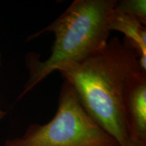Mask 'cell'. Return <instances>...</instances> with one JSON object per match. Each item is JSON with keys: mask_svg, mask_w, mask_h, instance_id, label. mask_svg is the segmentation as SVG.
<instances>
[{"mask_svg": "<svg viewBox=\"0 0 146 146\" xmlns=\"http://www.w3.org/2000/svg\"><path fill=\"white\" fill-rule=\"evenodd\" d=\"M5 114H6V112H4V111H3L0 108V122H1V120L5 117Z\"/></svg>", "mask_w": 146, "mask_h": 146, "instance_id": "8", "label": "cell"}, {"mask_svg": "<svg viewBox=\"0 0 146 146\" xmlns=\"http://www.w3.org/2000/svg\"><path fill=\"white\" fill-rule=\"evenodd\" d=\"M111 31H116L125 35L127 40L139 55L141 69L146 72V29L136 19L116 8L112 10L109 19Z\"/></svg>", "mask_w": 146, "mask_h": 146, "instance_id": "5", "label": "cell"}, {"mask_svg": "<svg viewBox=\"0 0 146 146\" xmlns=\"http://www.w3.org/2000/svg\"><path fill=\"white\" fill-rule=\"evenodd\" d=\"M116 8L124 14L131 16L145 26L146 1L145 0H122L117 1Z\"/></svg>", "mask_w": 146, "mask_h": 146, "instance_id": "6", "label": "cell"}, {"mask_svg": "<svg viewBox=\"0 0 146 146\" xmlns=\"http://www.w3.org/2000/svg\"><path fill=\"white\" fill-rule=\"evenodd\" d=\"M140 70L137 52L125 39L113 37L92 56L59 72L91 117L120 146H126L130 138L124 98L128 82Z\"/></svg>", "mask_w": 146, "mask_h": 146, "instance_id": "1", "label": "cell"}, {"mask_svg": "<svg viewBox=\"0 0 146 146\" xmlns=\"http://www.w3.org/2000/svg\"><path fill=\"white\" fill-rule=\"evenodd\" d=\"M1 52H0V66H1Z\"/></svg>", "mask_w": 146, "mask_h": 146, "instance_id": "9", "label": "cell"}, {"mask_svg": "<svg viewBox=\"0 0 146 146\" xmlns=\"http://www.w3.org/2000/svg\"><path fill=\"white\" fill-rule=\"evenodd\" d=\"M3 146H120L87 112L72 85L64 81L52 119L34 123L23 135L7 139Z\"/></svg>", "mask_w": 146, "mask_h": 146, "instance_id": "3", "label": "cell"}, {"mask_svg": "<svg viewBox=\"0 0 146 146\" xmlns=\"http://www.w3.org/2000/svg\"><path fill=\"white\" fill-rule=\"evenodd\" d=\"M124 110L130 140L146 145V72L140 70L128 82Z\"/></svg>", "mask_w": 146, "mask_h": 146, "instance_id": "4", "label": "cell"}, {"mask_svg": "<svg viewBox=\"0 0 146 146\" xmlns=\"http://www.w3.org/2000/svg\"><path fill=\"white\" fill-rule=\"evenodd\" d=\"M116 3V0H75L53 23L29 36L30 41L52 33L55 39L45 60L35 52L27 55L29 76L19 98L54 71L81 62L106 45L111 33L110 16Z\"/></svg>", "mask_w": 146, "mask_h": 146, "instance_id": "2", "label": "cell"}, {"mask_svg": "<svg viewBox=\"0 0 146 146\" xmlns=\"http://www.w3.org/2000/svg\"><path fill=\"white\" fill-rule=\"evenodd\" d=\"M126 146H146L144 145H142L141 143H138V142L132 141V140H130V141L129 142V143L127 144Z\"/></svg>", "mask_w": 146, "mask_h": 146, "instance_id": "7", "label": "cell"}]
</instances>
